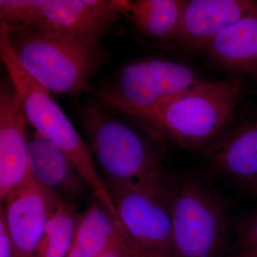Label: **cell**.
Returning a JSON list of instances; mask_svg holds the SVG:
<instances>
[{
    "label": "cell",
    "mask_w": 257,
    "mask_h": 257,
    "mask_svg": "<svg viewBox=\"0 0 257 257\" xmlns=\"http://www.w3.org/2000/svg\"><path fill=\"white\" fill-rule=\"evenodd\" d=\"M206 49L227 68L257 78V3L247 14L221 32Z\"/></svg>",
    "instance_id": "obj_14"
},
{
    "label": "cell",
    "mask_w": 257,
    "mask_h": 257,
    "mask_svg": "<svg viewBox=\"0 0 257 257\" xmlns=\"http://www.w3.org/2000/svg\"><path fill=\"white\" fill-rule=\"evenodd\" d=\"M0 257H14L13 243L7 224L4 207L0 209Z\"/></svg>",
    "instance_id": "obj_19"
},
{
    "label": "cell",
    "mask_w": 257,
    "mask_h": 257,
    "mask_svg": "<svg viewBox=\"0 0 257 257\" xmlns=\"http://www.w3.org/2000/svg\"><path fill=\"white\" fill-rule=\"evenodd\" d=\"M239 94L237 82H197L143 119L161 128L186 150L195 151L221 138Z\"/></svg>",
    "instance_id": "obj_4"
},
{
    "label": "cell",
    "mask_w": 257,
    "mask_h": 257,
    "mask_svg": "<svg viewBox=\"0 0 257 257\" xmlns=\"http://www.w3.org/2000/svg\"><path fill=\"white\" fill-rule=\"evenodd\" d=\"M78 214L72 203L62 199L47 225L35 257H67L73 243Z\"/></svg>",
    "instance_id": "obj_17"
},
{
    "label": "cell",
    "mask_w": 257,
    "mask_h": 257,
    "mask_svg": "<svg viewBox=\"0 0 257 257\" xmlns=\"http://www.w3.org/2000/svg\"><path fill=\"white\" fill-rule=\"evenodd\" d=\"M0 57L20 98L28 122L35 132L59 147L70 160L98 202L111 214L116 208L105 180L94 164L87 142L50 94V91L23 68L10 42L4 24L0 23Z\"/></svg>",
    "instance_id": "obj_2"
},
{
    "label": "cell",
    "mask_w": 257,
    "mask_h": 257,
    "mask_svg": "<svg viewBox=\"0 0 257 257\" xmlns=\"http://www.w3.org/2000/svg\"><path fill=\"white\" fill-rule=\"evenodd\" d=\"M7 32L23 68L50 92L77 94L87 90L88 81L103 60L101 50L80 42L20 30Z\"/></svg>",
    "instance_id": "obj_5"
},
{
    "label": "cell",
    "mask_w": 257,
    "mask_h": 257,
    "mask_svg": "<svg viewBox=\"0 0 257 257\" xmlns=\"http://www.w3.org/2000/svg\"><path fill=\"white\" fill-rule=\"evenodd\" d=\"M256 3L251 0L186 1L175 41L187 50L206 48L221 32L247 14Z\"/></svg>",
    "instance_id": "obj_11"
},
{
    "label": "cell",
    "mask_w": 257,
    "mask_h": 257,
    "mask_svg": "<svg viewBox=\"0 0 257 257\" xmlns=\"http://www.w3.org/2000/svg\"><path fill=\"white\" fill-rule=\"evenodd\" d=\"M170 210L175 257H223L227 248L226 209L198 177L176 181Z\"/></svg>",
    "instance_id": "obj_7"
},
{
    "label": "cell",
    "mask_w": 257,
    "mask_h": 257,
    "mask_svg": "<svg viewBox=\"0 0 257 257\" xmlns=\"http://www.w3.org/2000/svg\"><path fill=\"white\" fill-rule=\"evenodd\" d=\"M121 0H0L8 30L80 42L101 50V39L121 18Z\"/></svg>",
    "instance_id": "obj_3"
},
{
    "label": "cell",
    "mask_w": 257,
    "mask_h": 257,
    "mask_svg": "<svg viewBox=\"0 0 257 257\" xmlns=\"http://www.w3.org/2000/svg\"><path fill=\"white\" fill-rule=\"evenodd\" d=\"M118 218L140 257H175L170 207L131 184L105 181Z\"/></svg>",
    "instance_id": "obj_8"
},
{
    "label": "cell",
    "mask_w": 257,
    "mask_h": 257,
    "mask_svg": "<svg viewBox=\"0 0 257 257\" xmlns=\"http://www.w3.org/2000/svg\"><path fill=\"white\" fill-rule=\"evenodd\" d=\"M76 112L105 181L131 184L170 207L176 181L166 174L151 140L95 103L79 104Z\"/></svg>",
    "instance_id": "obj_1"
},
{
    "label": "cell",
    "mask_w": 257,
    "mask_h": 257,
    "mask_svg": "<svg viewBox=\"0 0 257 257\" xmlns=\"http://www.w3.org/2000/svg\"><path fill=\"white\" fill-rule=\"evenodd\" d=\"M185 2L121 0L119 11L142 35L161 42L175 41Z\"/></svg>",
    "instance_id": "obj_16"
},
{
    "label": "cell",
    "mask_w": 257,
    "mask_h": 257,
    "mask_svg": "<svg viewBox=\"0 0 257 257\" xmlns=\"http://www.w3.org/2000/svg\"><path fill=\"white\" fill-rule=\"evenodd\" d=\"M120 249L136 251L119 219L99 203L79 215L73 243L67 257H100Z\"/></svg>",
    "instance_id": "obj_13"
},
{
    "label": "cell",
    "mask_w": 257,
    "mask_h": 257,
    "mask_svg": "<svg viewBox=\"0 0 257 257\" xmlns=\"http://www.w3.org/2000/svg\"><path fill=\"white\" fill-rule=\"evenodd\" d=\"M231 253L232 257H257V210L238 226Z\"/></svg>",
    "instance_id": "obj_18"
},
{
    "label": "cell",
    "mask_w": 257,
    "mask_h": 257,
    "mask_svg": "<svg viewBox=\"0 0 257 257\" xmlns=\"http://www.w3.org/2000/svg\"><path fill=\"white\" fill-rule=\"evenodd\" d=\"M29 171L40 185L59 197H77L86 184L64 152L35 132L28 140Z\"/></svg>",
    "instance_id": "obj_12"
},
{
    "label": "cell",
    "mask_w": 257,
    "mask_h": 257,
    "mask_svg": "<svg viewBox=\"0 0 257 257\" xmlns=\"http://www.w3.org/2000/svg\"><path fill=\"white\" fill-rule=\"evenodd\" d=\"M241 182H242L243 187H246L248 192L257 196V175L253 176L251 178L243 179Z\"/></svg>",
    "instance_id": "obj_20"
},
{
    "label": "cell",
    "mask_w": 257,
    "mask_h": 257,
    "mask_svg": "<svg viewBox=\"0 0 257 257\" xmlns=\"http://www.w3.org/2000/svg\"><path fill=\"white\" fill-rule=\"evenodd\" d=\"M63 198L40 185L30 171L4 202L14 257H35L47 225Z\"/></svg>",
    "instance_id": "obj_9"
},
{
    "label": "cell",
    "mask_w": 257,
    "mask_h": 257,
    "mask_svg": "<svg viewBox=\"0 0 257 257\" xmlns=\"http://www.w3.org/2000/svg\"><path fill=\"white\" fill-rule=\"evenodd\" d=\"M209 169L239 181L257 175V116L219 139L211 151Z\"/></svg>",
    "instance_id": "obj_15"
},
{
    "label": "cell",
    "mask_w": 257,
    "mask_h": 257,
    "mask_svg": "<svg viewBox=\"0 0 257 257\" xmlns=\"http://www.w3.org/2000/svg\"><path fill=\"white\" fill-rule=\"evenodd\" d=\"M28 120L9 79L0 88V199L4 202L29 173Z\"/></svg>",
    "instance_id": "obj_10"
},
{
    "label": "cell",
    "mask_w": 257,
    "mask_h": 257,
    "mask_svg": "<svg viewBox=\"0 0 257 257\" xmlns=\"http://www.w3.org/2000/svg\"><path fill=\"white\" fill-rule=\"evenodd\" d=\"M197 82L194 71L184 64L157 58L136 61L99 88L95 104L111 114L143 119Z\"/></svg>",
    "instance_id": "obj_6"
}]
</instances>
